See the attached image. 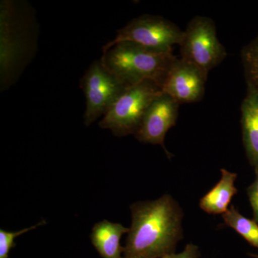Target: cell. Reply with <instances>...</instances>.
I'll use <instances>...</instances> for the list:
<instances>
[{"instance_id": "6da1fadb", "label": "cell", "mask_w": 258, "mask_h": 258, "mask_svg": "<svg viewBox=\"0 0 258 258\" xmlns=\"http://www.w3.org/2000/svg\"><path fill=\"white\" fill-rule=\"evenodd\" d=\"M132 222L123 258H162L174 252L182 238V210L172 197L130 207Z\"/></svg>"}, {"instance_id": "7a4b0ae2", "label": "cell", "mask_w": 258, "mask_h": 258, "mask_svg": "<svg viewBox=\"0 0 258 258\" xmlns=\"http://www.w3.org/2000/svg\"><path fill=\"white\" fill-rule=\"evenodd\" d=\"M35 21L25 3H0V83L9 88L31 60L36 48Z\"/></svg>"}, {"instance_id": "3957f363", "label": "cell", "mask_w": 258, "mask_h": 258, "mask_svg": "<svg viewBox=\"0 0 258 258\" xmlns=\"http://www.w3.org/2000/svg\"><path fill=\"white\" fill-rule=\"evenodd\" d=\"M176 57L172 52H160L134 42H121L103 52L101 61L112 74L129 86L152 81L162 90Z\"/></svg>"}, {"instance_id": "277c9868", "label": "cell", "mask_w": 258, "mask_h": 258, "mask_svg": "<svg viewBox=\"0 0 258 258\" xmlns=\"http://www.w3.org/2000/svg\"><path fill=\"white\" fill-rule=\"evenodd\" d=\"M161 91L152 81L129 86L103 115L99 126L115 137L135 135L148 107Z\"/></svg>"}, {"instance_id": "5b68a950", "label": "cell", "mask_w": 258, "mask_h": 258, "mask_svg": "<svg viewBox=\"0 0 258 258\" xmlns=\"http://www.w3.org/2000/svg\"><path fill=\"white\" fill-rule=\"evenodd\" d=\"M179 46L181 58L208 75L227 55L225 47L217 37L215 23L207 17H195L188 23Z\"/></svg>"}, {"instance_id": "8992f818", "label": "cell", "mask_w": 258, "mask_h": 258, "mask_svg": "<svg viewBox=\"0 0 258 258\" xmlns=\"http://www.w3.org/2000/svg\"><path fill=\"white\" fill-rule=\"evenodd\" d=\"M184 31L175 24L160 16L144 15L134 19L118 30L113 40L103 47V52L121 42H131L160 51L172 52L174 45L181 44Z\"/></svg>"}, {"instance_id": "52a82bcc", "label": "cell", "mask_w": 258, "mask_h": 258, "mask_svg": "<svg viewBox=\"0 0 258 258\" xmlns=\"http://www.w3.org/2000/svg\"><path fill=\"white\" fill-rule=\"evenodd\" d=\"M81 87L86 99L83 120L85 125L89 126L105 115L129 86L112 74L100 60L90 66L81 79Z\"/></svg>"}, {"instance_id": "ba28073f", "label": "cell", "mask_w": 258, "mask_h": 258, "mask_svg": "<svg viewBox=\"0 0 258 258\" xmlns=\"http://www.w3.org/2000/svg\"><path fill=\"white\" fill-rule=\"evenodd\" d=\"M179 103L172 97L161 91L154 98L147 111L134 137L142 143L159 144L168 157L164 139L168 131L175 125L179 115Z\"/></svg>"}, {"instance_id": "9c48e42d", "label": "cell", "mask_w": 258, "mask_h": 258, "mask_svg": "<svg viewBox=\"0 0 258 258\" xmlns=\"http://www.w3.org/2000/svg\"><path fill=\"white\" fill-rule=\"evenodd\" d=\"M208 75L195 64L176 57L168 74L162 91L179 104L203 99Z\"/></svg>"}, {"instance_id": "30bf717a", "label": "cell", "mask_w": 258, "mask_h": 258, "mask_svg": "<svg viewBox=\"0 0 258 258\" xmlns=\"http://www.w3.org/2000/svg\"><path fill=\"white\" fill-rule=\"evenodd\" d=\"M241 125L246 155L251 166L258 169V90L247 84L241 106Z\"/></svg>"}, {"instance_id": "8fae6325", "label": "cell", "mask_w": 258, "mask_h": 258, "mask_svg": "<svg viewBox=\"0 0 258 258\" xmlns=\"http://www.w3.org/2000/svg\"><path fill=\"white\" fill-rule=\"evenodd\" d=\"M128 232L129 228L121 224L103 220L93 226L91 242L102 257L122 258L124 247L120 245V239Z\"/></svg>"}, {"instance_id": "7c38bea8", "label": "cell", "mask_w": 258, "mask_h": 258, "mask_svg": "<svg viewBox=\"0 0 258 258\" xmlns=\"http://www.w3.org/2000/svg\"><path fill=\"white\" fill-rule=\"evenodd\" d=\"M221 179L200 202V208L209 214L223 215L228 210L232 198L237 193L235 186L237 174L221 169Z\"/></svg>"}, {"instance_id": "4fadbf2b", "label": "cell", "mask_w": 258, "mask_h": 258, "mask_svg": "<svg viewBox=\"0 0 258 258\" xmlns=\"http://www.w3.org/2000/svg\"><path fill=\"white\" fill-rule=\"evenodd\" d=\"M224 222L235 230L251 245L258 249V224L241 215L233 205L222 215Z\"/></svg>"}, {"instance_id": "5bb4252c", "label": "cell", "mask_w": 258, "mask_h": 258, "mask_svg": "<svg viewBox=\"0 0 258 258\" xmlns=\"http://www.w3.org/2000/svg\"><path fill=\"white\" fill-rule=\"evenodd\" d=\"M242 60L247 84L258 90V38L242 49Z\"/></svg>"}, {"instance_id": "9a60e30c", "label": "cell", "mask_w": 258, "mask_h": 258, "mask_svg": "<svg viewBox=\"0 0 258 258\" xmlns=\"http://www.w3.org/2000/svg\"><path fill=\"white\" fill-rule=\"evenodd\" d=\"M45 224H46L45 220H42L37 225L17 231V232H9L1 229L0 230V258H9L10 250L15 246V240L16 237L26 233L29 231L35 230L37 227Z\"/></svg>"}, {"instance_id": "2e32d148", "label": "cell", "mask_w": 258, "mask_h": 258, "mask_svg": "<svg viewBox=\"0 0 258 258\" xmlns=\"http://www.w3.org/2000/svg\"><path fill=\"white\" fill-rule=\"evenodd\" d=\"M255 171V179L247 189V195L251 207L253 210L254 220L258 224V169Z\"/></svg>"}, {"instance_id": "e0dca14e", "label": "cell", "mask_w": 258, "mask_h": 258, "mask_svg": "<svg viewBox=\"0 0 258 258\" xmlns=\"http://www.w3.org/2000/svg\"><path fill=\"white\" fill-rule=\"evenodd\" d=\"M200 253L198 246L194 244H186L182 252L180 253H171L162 258H198Z\"/></svg>"}, {"instance_id": "ac0fdd59", "label": "cell", "mask_w": 258, "mask_h": 258, "mask_svg": "<svg viewBox=\"0 0 258 258\" xmlns=\"http://www.w3.org/2000/svg\"><path fill=\"white\" fill-rule=\"evenodd\" d=\"M251 256L254 258H258V254H251Z\"/></svg>"}]
</instances>
